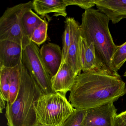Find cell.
<instances>
[{
	"label": "cell",
	"instance_id": "9",
	"mask_svg": "<svg viewBox=\"0 0 126 126\" xmlns=\"http://www.w3.org/2000/svg\"><path fill=\"white\" fill-rule=\"evenodd\" d=\"M23 47L9 40H0V67L12 68L22 63Z\"/></svg>",
	"mask_w": 126,
	"mask_h": 126
},
{
	"label": "cell",
	"instance_id": "22",
	"mask_svg": "<svg viewBox=\"0 0 126 126\" xmlns=\"http://www.w3.org/2000/svg\"><path fill=\"white\" fill-rule=\"evenodd\" d=\"M67 6L76 5L87 10L95 5L96 0H64Z\"/></svg>",
	"mask_w": 126,
	"mask_h": 126
},
{
	"label": "cell",
	"instance_id": "24",
	"mask_svg": "<svg viewBox=\"0 0 126 126\" xmlns=\"http://www.w3.org/2000/svg\"><path fill=\"white\" fill-rule=\"evenodd\" d=\"M6 101L4 100V99L0 96V112L2 113L3 110L4 109H6Z\"/></svg>",
	"mask_w": 126,
	"mask_h": 126
},
{
	"label": "cell",
	"instance_id": "26",
	"mask_svg": "<svg viewBox=\"0 0 126 126\" xmlns=\"http://www.w3.org/2000/svg\"><path fill=\"white\" fill-rule=\"evenodd\" d=\"M124 76L125 77H126V69L125 72L124 74Z\"/></svg>",
	"mask_w": 126,
	"mask_h": 126
},
{
	"label": "cell",
	"instance_id": "11",
	"mask_svg": "<svg viewBox=\"0 0 126 126\" xmlns=\"http://www.w3.org/2000/svg\"><path fill=\"white\" fill-rule=\"evenodd\" d=\"M77 76L69 64L63 63L56 75L51 77V85L54 92L66 95L72 89Z\"/></svg>",
	"mask_w": 126,
	"mask_h": 126
},
{
	"label": "cell",
	"instance_id": "18",
	"mask_svg": "<svg viewBox=\"0 0 126 126\" xmlns=\"http://www.w3.org/2000/svg\"><path fill=\"white\" fill-rule=\"evenodd\" d=\"M126 62V42L122 45L118 46L112 60L113 70L118 73V71Z\"/></svg>",
	"mask_w": 126,
	"mask_h": 126
},
{
	"label": "cell",
	"instance_id": "1",
	"mask_svg": "<svg viewBox=\"0 0 126 126\" xmlns=\"http://www.w3.org/2000/svg\"><path fill=\"white\" fill-rule=\"evenodd\" d=\"M126 94L120 75L109 72H82L70 91L68 101L75 109L87 110L116 101Z\"/></svg>",
	"mask_w": 126,
	"mask_h": 126
},
{
	"label": "cell",
	"instance_id": "19",
	"mask_svg": "<svg viewBox=\"0 0 126 126\" xmlns=\"http://www.w3.org/2000/svg\"><path fill=\"white\" fill-rule=\"evenodd\" d=\"M44 20V22L34 31L31 38V42L38 46L44 43L47 38L48 22L45 18Z\"/></svg>",
	"mask_w": 126,
	"mask_h": 126
},
{
	"label": "cell",
	"instance_id": "13",
	"mask_svg": "<svg viewBox=\"0 0 126 126\" xmlns=\"http://www.w3.org/2000/svg\"><path fill=\"white\" fill-rule=\"evenodd\" d=\"M97 9L107 15L114 24L126 18V0H96Z\"/></svg>",
	"mask_w": 126,
	"mask_h": 126
},
{
	"label": "cell",
	"instance_id": "14",
	"mask_svg": "<svg viewBox=\"0 0 126 126\" xmlns=\"http://www.w3.org/2000/svg\"><path fill=\"white\" fill-rule=\"evenodd\" d=\"M32 1L33 9L43 17L47 14L53 13L55 16H67V5L64 0H34Z\"/></svg>",
	"mask_w": 126,
	"mask_h": 126
},
{
	"label": "cell",
	"instance_id": "17",
	"mask_svg": "<svg viewBox=\"0 0 126 126\" xmlns=\"http://www.w3.org/2000/svg\"><path fill=\"white\" fill-rule=\"evenodd\" d=\"M10 68L0 67V96L7 102L9 97Z\"/></svg>",
	"mask_w": 126,
	"mask_h": 126
},
{
	"label": "cell",
	"instance_id": "7",
	"mask_svg": "<svg viewBox=\"0 0 126 126\" xmlns=\"http://www.w3.org/2000/svg\"><path fill=\"white\" fill-rule=\"evenodd\" d=\"M87 110L81 126H112L117 110L113 102H110Z\"/></svg>",
	"mask_w": 126,
	"mask_h": 126
},
{
	"label": "cell",
	"instance_id": "4",
	"mask_svg": "<svg viewBox=\"0 0 126 126\" xmlns=\"http://www.w3.org/2000/svg\"><path fill=\"white\" fill-rule=\"evenodd\" d=\"M75 109L66 95L60 93L42 94L35 107L38 125L61 126Z\"/></svg>",
	"mask_w": 126,
	"mask_h": 126
},
{
	"label": "cell",
	"instance_id": "27",
	"mask_svg": "<svg viewBox=\"0 0 126 126\" xmlns=\"http://www.w3.org/2000/svg\"></svg>",
	"mask_w": 126,
	"mask_h": 126
},
{
	"label": "cell",
	"instance_id": "16",
	"mask_svg": "<svg viewBox=\"0 0 126 126\" xmlns=\"http://www.w3.org/2000/svg\"><path fill=\"white\" fill-rule=\"evenodd\" d=\"M43 19L32 9L26 12L23 15L22 22L23 28L27 35L31 39L34 31L44 22Z\"/></svg>",
	"mask_w": 126,
	"mask_h": 126
},
{
	"label": "cell",
	"instance_id": "8",
	"mask_svg": "<svg viewBox=\"0 0 126 126\" xmlns=\"http://www.w3.org/2000/svg\"><path fill=\"white\" fill-rule=\"evenodd\" d=\"M80 59L82 72H106L115 74L110 71L99 59L96 55L93 43H87L81 37L80 42Z\"/></svg>",
	"mask_w": 126,
	"mask_h": 126
},
{
	"label": "cell",
	"instance_id": "20",
	"mask_svg": "<svg viewBox=\"0 0 126 126\" xmlns=\"http://www.w3.org/2000/svg\"><path fill=\"white\" fill-rule=\"evenodd\" d=\"M70 17H66L65 21L64 30L63 35V60L64 62L71 43V29Z\"/></svg>",
	"mask_w": 126,
	"mask_h": 126
},
{
	"label": "cell",
	"instance_id": "21",
	"mask_svg": "<svg viewBox=\"0 0 126 126\" xmlns=\"http://www.w3.org/2000/svg\"><path fill=\"white\" fill-rule=\"evenodd\" d=\"M86 113V110L75 109L73 113L65 120L61 126H81Z\"/></svg>",
	"mask_w": 126,
	"mask_h": 126
},
{
	"label": "cell",
	"instance_id": "2",
	"mask_svg": "<svg viewBox=\"0 0 126 126\" xmlns=\"http://www.w3.org/2000/svg\"><path fill=\"white\" fill-rule=\"evenodd\" d=\"M110 19L98 9L91 8L85 10L82 15L79 31L82 38L87 43H93L99 59L111 72L112 60L118 46L114 43L110 32Z\"/></svg>",
	"mask_w": 126,
	"mask_h": 126
},
{
	"label": "cell",
	"instance_id": "25",
	"mask_svg": "<svg viewBox=\"0 0 126 126\" xmlns=\"http://www.w3.org/2000/svg\"><path fill=\"white\" fill-rule=\"evenodd\" d=\"M117 116L126 124V110L118 114Z\"/></svg>",
	"mask_w": 126,
	"mask_h": 126
},
{
	"label": "cell",
	"instance_id": "12",
	"mask_svg": "<svg viewBox=\"0 0 126 126\" xmlns=\"http://www.w3.org/2000/svg\"><path fill=\"white\" fill-rule=\"evenodd\" d=\"M40 56L51 77L56 75L63 60V51L59 46L54 43H45L40 50Z\"/></svg>",
	"mask_w": 126,
	"mask_h": 126
},
{
	"label": "cell",
	"instance_id": "5",
	"mask_svg": "<svg viewBox=\"0 0 126 126\" xmlns=\"http://www.w3.org/2000/svg\"><path fill=\"white\" fill-rule=\"evenodd\" d=\"M33 9V1L20 3L8 8L0 18V40L12 41L23 48L31 42L22 22L25 13Z\"/></svg>",
	"mask_w": 126,
	"mask_h": 126
},
{
	"label": "cell",
	"instance_id": "3",
	"mask_svg": "<svg viewBox=\"0 0 126 126\" xmlns=\"http://www.w3.org/2000/svg\"><path fill=\"white\" fill-rule=\"evenodd\" d=\"M42 91L23 64L20 88L16 100L6 104V118L8 126H37L35 107Z\"/></svg>",
	"mask_w": 126,
	"mask_h": 126
},
{
	"label": "cell",
	"instance_id": "10",
	"mask_svg": "<svg viewBox=\"0 0 126 126\" xmlns=\"http://www.w3.org/2000/svg\"><path fill=\"white\" fill-rule=\"evenodd\" d=\"M71 40L64 62L70 65L77 75L81 73L80 46L81 36L79 25L73 17H70Z\"/></svg>",
	"mask_w": 126,
	"mask_h": 126
},
{
	"label": "cell",
	"instance_id": "15",
	"mask_svg": "<svg viewBox=\"0 0 126 126\" xmlns=\"http://www.w3.org/2000/svg\"><path fill=\"white\" fill-rule=\"evenodd\" d=\"M22 64V62L18 66L10 68V88L8 104H13L17 97L20 88Z\"/></svg>",
	"mask_w": 126,
	"mask_h": 126
},
{
	"label": "cell",
	"instance_id": "6",
	"mask_svg": "<svg viewBox=\"0 0 126 126\" xmlns=\"http://www.w3.org/2000/svg\"><path fill=\"white\" fill-rule=\"evenodd\" d=\"M40 49L33 42L23 49V64L35 80L43 94L54 93L51 85V77L40 56Z\"/></svg>",
	"mask_w": 126,
	"mask_h": 126
},
{
	"label": "cell",
	"instance_id": "23",
	"mask_svg": "<svg viewBox=\"0 0 126 126\" xmlns=\"http://www.w3.org/2000/svg\"><path fill=\"white\" fill-rule=\"evenodd\" d=\"M112 126H126V124L117 115L113 120Z\"/></svg>",
	"mask_w": 126,
	"mask_h": 126
}]
</instances>
